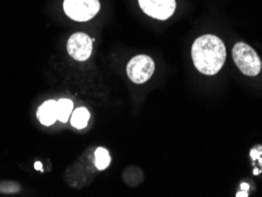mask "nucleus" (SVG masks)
<instances>
[{
  "mask_svg": "<svg viewBox=\"0 0 262 197\" xmlns=\"http://www.w3.org/2000/svg\"><path fill=\"white\" fill-rule=\"evenodd\" d=\"M195 68L207 76H214L223 68L226 61V46L219 37L213 34L199 37L191 48Z\"/></svg>",
  "mask_w": 262,
  "mask_h": 197,
  "instance_id": "f257e3e1",
  "label": "nucleus"
},
{
  "mask_svg": "<svg viewBox=\"0 0 262 197\" xmlns=\"http://www.w3.org/2000/svg\"><path fill=\"white\" fill-rule=\"evenodd\" d=\"M233 59L244 75L254 77L261 72L262 64L255 50L246 42H237L233 48Z\"/></svg>",
  "mask_w": 262,
  "mask_h": 197,
  "instance_id": "f03ea898",
  "label": "nucleus"
},
{
  "mask_svg": "<svg viewBox=\"0 0 262 197\" xmlns=\"http://www.w3.org/2000/svg\"><path fill=\"white\" fill-rule=\"evenodd\" d=\"M99 0H64V11L76 21H88L99 12Z\"/></svg>",
  "mask_w": 262,
  "mask_h": 197,
  "instance_id": "7ed1b4c3",
  "label": "nucleus"
},
{
  "mask_svg": "<svg viewBox=\"0 0 262 197\" xmlns=\"http://www.w3.org/2000/svg\"><path fill=\"white\" fill-rule=\"evenodd\" d=\"M155 72V63L152 58L146 55H138L134 57L126 67V75L131 82L143 84L151 78Z\"/></svg>",
  "mask_w": 262,
  "mask_h": 197,
  "instance_id": "20e7f679",
  "label": "nucleus"
},
{
  "mask_svg": "<svg viewBox=\"0 0 262 197\" xmlns=\"http://www.w3.org/2000/svg\"><path fill=\"white\" fill-rule=\"evenodd\" d=\"M142 11L149 17L167 20L176 10L175 0H138Z\"/></svg>",
  "mask_w": 262,
  "mask_h": 197,
  "instance_id": "39448f33",
  "label": "nucleus"
},
{
  "mask_svg": "<svg viewBox=\"0 0 262 197\" xmlns=\"http://www.w3.org/2000/svg\"><path fill=\"white\" fill-rule=\"evenodd\" d=\"M94 41L85 33L78 32L72 34L68 40V52L73 59L78 61H85L91 56Z\"/></svg>",
  "mask_w": 262,
  "mask_h": 197,
  "instance_id": "423d86ee",
  "label": "nucleus"
},
{
  "mask_svg": "<svg viewBox=\"0 0 262 197\" xmlns=\"http://www.w3.org/2000/svg\"><path fill=\"white\" fill-rule=\"evenodd\" d=\"M37 117L39 122L45 126H50L55 123L58 117H57V102L56 100H46L45 103L41 104L39 109L37 111Z\"/></svg>",
  "mask_w": 262,
  "mask_h": 197,
  "instance_id": "0eeeda50",
  "label": "nucleus"
},
{
  "mask_svg": "<svg viewBox=\"0 0 262 197\" xmlns=\"http://www.w3.org/2000/svg\"><path fill=\"white\" fill-rule=\"evenodd\" d=\"M73 110L72 100L68 98H61L57 102V117L61 123H67L70 118Z\"/></svg>",
  "mask_w": 262,
  "mask_h": 197,
  "instance_id": "6e6552de",
  "label": "nucleus"
},
{
  "mask_svg": "<svg viewBox=\"0 0 262 197\" xmlns=\"http://www.w3.org/2000/svg\"><path fill=\"white\" fill-rule=\"evenodd\" d=\"M89 119H90V113L85 107H78L73 111L71 117V124L76 129H84L88 125Z\"/></svg>",
  "mask_w": 262,
  "mask_h": 197,
  "instance_id": "1a4fd4ad",
  "label": "nucleus"
},
{
  "mask_svg": "<svg viewBox=\"0 0 262 197\" xmlns=\"http://www.w3.org/2000/svg\"><path fill=\"white\" fill-rule=\"evenodd\" d=\"M95 163L98 170H105L110 165L111 157L109 151L105 148H97L95 152Z\"/></svg>",
  "mask_w": 262,
  "mask_h": 197,
  "instance_id": "9d476101",
  "label": "nucleus"
},
{
  "mask_svg": "<svg viewBox=\"0 0 262 197\" xmlns=\"http://www.w3.org/2000/svg\"><path fill=\"white\" fill-rule=\"evenodd\" d=\"M20 190V185L15 182H0V192L3 194H15Z\"/></svg>",
  "mask_w": 262,
  "mask_h": 197,
  "instance_id": "9b49d317",
  "label": "nucleus"
},
{
  "mask_svg": "<svg viewBox=\"0 0 262 197\" xmlns=\"http://www.w3.org/2000/svg\"><path fill=\"white\" fill-rule=\"evenodd\" d=\"M250 155H252V158L253 160H257V158L260 157V151H256V150H252V151H250Z\"/></svg>",
  "mask_w": 262,
  "mask_h": 197,
  "instance_id": "f8f14e48",
  "label": "nucleus"
},
{
  "mask_svg": "<svg viewBox=\"0 0 262 197\" xmlns=\"http://www.w3.org/2000/svg\"><path fill=\"white\" fill-rule=\"evenodd\" d=\"M236 196H237V197H241V196H245V197H247V196H248V192H247V190H244V191H238L237 194H236Z\"/></svg>",
  "mask_w": 262,
  "mask_h": 197,
  "instance_id": "ddd939ff",
  "label": "nucleus"
},
{
  "mask_svg": "<svg viewBox=\"0 0 262 197\" xmlns=\"http://www.w3.org/2000/svg\"><path fill=\"white\" fill-rule=\"evenodd\" d=\"M34 168H36V170H40V171H41V170H43V168H41L40 162H37V163L34 164Z\"/></svg>",
  "mask_w": 262,
  "mask_h": 197,
  "instance_id": "4468645a",
  "label": "nucleus"
},
{
  "mask_svg": "<svg viewBox=\"0 0 262 197\" xmlns=\"http://www.w3.org/2000/svg\"><path fill=\"white\" fill-rule=\"evenodd\" d=\"M241 188H242V190H248V184H246V183H244L241 185Z\"/></svg>",
  "mask_w": 262,
  "mask_h": 197,
  "instance_id": "2eb2a0df",
  "label": "nucleus"
}]
</instances>
